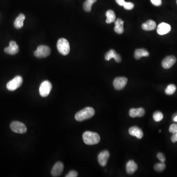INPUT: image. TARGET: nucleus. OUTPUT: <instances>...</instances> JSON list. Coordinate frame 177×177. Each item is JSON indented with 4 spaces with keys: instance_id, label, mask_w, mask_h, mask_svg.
<instances>
[{
    "instance_id": "f257e3e1",
    "label": "nucleus",
    "mask_w": 177,
    "mask_h": 177,
    "mask_svg": "<svg viewBox=\"0 0 177 177\" xmlns=\"http://www.w3.org/2000/svg\"><path fill=\"white\" fill-rule=\"evenodd\" d=\"M95 114V111L94 108L88 107L78 112L76 114L75 118L78 121L86 120L93 117Z\"/></svg>"
},
{
    "instance_id": "f03ea898",
    "label": "nucleus",
    "mask_w": 177,
    "mask_h": 177,
    "mask_svg": "<svg viewBox=\"0 0 177 177\" xmlns=\"http://www.w3.org/2000/svg\"><path fill=\"white\" fill-rule=\"evenodd\" d=\"M83 139L85 143L89 145L98 144L100 140L99 134L92 131H85L83 133Z\"/></svg>"
},
{
    "instance_id": "7ed1b4c3",
    "label": "nucleus",
    "mask_w": 177,
    "mask_h": 177,
    "mask_svg": "<svg viewBox=\"0 0 177 177\" xmlns=\"http://www.w3.org/2000/svg\"><path fill=\"white\" fill-rule=\"evenodd\" d=\"M57 49L60 53L66 56L69 54L70 46L69 42L66 39L62 38L58 40L57 44Z\"/></svg>"
},
{
    "instance_id": "20e7f679",
    "label": "nucleus",
    "mask_w": 177,
    "mask_h": 177,
    "mask_svg": "<svg viewBox=\"0 0 177 177\" xmlns=\"http://www.w3.org/2000/svg\"><path fill=\"white\" fill-rule=\"evenodd\" d=\"M23 83V78L21 76H16L13 79L9 81L6 84V88L8 90L14 91L22 85Z\"/></svg>"
},
{
    "instance_id": "39448f33",
    "label": "nucleus",
    "mask_w": 177,
    "mask_h": 177,
    "mask_svg": "<svg viewBox=\"0 0 177 177\" xmlns=\"http://www.w3.org/2000/svg\"><path fill=\"white\" fill-rule=\"evenodd\" d=\"M51 53V50L48 46L46 45H40L37 47L36 51L34 52L35 56L37 58H44L49 56Z\"/></svg>"
},
{
    "instance_id": "423d86ee",
    "label": "nucleus",
    "mask_w": 177,
    "mask_h": 177,
    "mask_svg": "<svg viewBox=\"0 0 177 177\" xmlns=\"http://www.w3.org/2000/svg\"><path fill=\"white\" fill-rule=\"evenodd\" d=\"M52 84L48 81H44L41 83L39 89L40 95L42 97H46L49 94L52 90Z\"/></svg>"
},
{
    "instance_id": "0eeeda50",
    "label": "nucleus",
    "mask_w": 177,
    "mask_h": 177,
    "mask_svg": "<svg viewBox=\"0 0 177 177\" xmlns=\"http://www.w3.org/2000/svg\"><path fill=\"white\" fill-rule=\"evenodd\" d=\"M10 129L14 133L23 134L27 130L26 125L20 121H14L10 124Z\"/></svg>"
},
{
    "instance_id": "6e6552de",
    "label": "nucleus",
    "mask_w": 177,
    "mask_h": 177,
    "mask_svg": "<svg viewBox=\"0 0 177 177\" xmlns=\"http://www.w3.org/2000/svg\"><path fill=\"white\" fill-rule=\"evenodd\" d=\"M128 82V79L124 77H117L113 81V86L117 90L123 89Z\"/></svg>"
},
{
    "instance_id": "1a4fd4ad",
    "label": "nucleus",
    "mask_w": 177,
    "mask_h": 177,
    "mask_svg": "<svg viewBox=\"0 0 177 177\" xmlns=\"http://www.w3.org/2000/svg\"><path fill=\"white\" fill-rule=\"evenodd\" d=\"M110 156L108 151H103L100 152L98 156V161L99 164L103 167L106 166Z\"/></svg>"
},
{
    "instance_id": "9d476101",
    "label": "nucleus",
    "mask_w": 177,
    "mask_h": 177,
    "mask_svg": "<svg viewBox=\"0 0 177 177\" xmlns=\"http://www.w3.org/2000/svg\"><path fill=\"white\" fill-rule=\"evenodd\" d=\"M176 58L174 56H167L162 61V67L165 69L171 68L176 63Z\"/></svg>"
},
{
    "instance_id": "9b49d317",
    "label": "nucleus",
    "mask_w": 177,
    "mask_h": 177,
    "mask_svg": "<svg viewBox=\"0 0 177 177\" xmlns=\"http://www.w3.org/2000/svg\"><path fill=\"white\" fill-rule=\"evenodd\" d=\"M64 166L62 162H57L54 165L51 174L53 177H59L62 174V172L63 171Z\"/></svg>"
},
{
    "instance_id": "f8f14e48",
    "label": "nucleus",
    "mask_w": 177,
    "mask_h": 177,
    "mask_svg": "<svg viewBox=\"0 0 177 177\" xmlns=\"http://www.w3.org/2000/svg\"><path fill=\"white\" fill-rule=\"evenodd\" d=\"M19 49V46L14 41H11L10 42L9 47H6L4 50L6 53L10 55H15L18 53Z\"/></svg>"
},
{
    "instance_id": "ddd939ff",
    "label": "nucleus",
    "mask_w": 177,
    "mask_h": 177,
    "mask_svg": "<svg viewBox=\"0 0 177 177\" xmlns=\"http://www.w3.org/2000/svg\"><path fill=\"white\" fill-rule=\"evenodd\" d=\"M171 30V26L168 24L161 23L157 26V32L160 35H164L169 33Z\"/></svg>"
},
{
    "instance_id": "4468645a",
    "label": "nucleus",
    "mask_w": 177,
    "mask_h": 177,
    "mask_svg": "<svg viewBox=\"0 0 177 177\" xmlns=\"http://www.w3.org/2000/svg\"><path fill=\"white\" fill-rule=\"evenodd\" d=\"M137 165L133 160L129 161L126 164V172L129 174H133L137 170Z\"/></svg>"
},
{
    "instance_id": "2eb2a0df",
    "label": "nucleus",
    "mask_w": 177,
    "mask_h": 177,
    "mask_svg": "<svg viewBox=\"0 0 177 177\" xmlns=\"http://www.w3.org/2000/svg\"><path fill=\"white\" fill-rule=\"evenodd\" d=\"M156 23L153 20H149L142 25V28L145 31H152L156 28Z\"/></svg>"
},
{
    "instance_id": "dca6fc26",
    "label": "nucleus",
    "mask_w": 177,
    "mask_h": 177,
    "mask_svg": "<svg viewBox=\"0 0 177 177\" xmlns=\"http://www.w3.org/2000/svg\"><path fill=\"white\" fill-rule=\"evenodd\" d=\"M124 21L121 19H117L115 21V26L114 27V31L118 34H121L124 32Z\"/></svg>"
},
{
    "instance_id": "f3484780",
    "label": "nucleus",
    "mask_w": 177,
    "mask_h": 177,
    "mask_svg": "<svg viewBox=\"0 0 177 177\" xmlns=\"http://www.w3.org/2000/svg\"><path fill=\"white\" fill-rule=\"evenodd\" d=\"M149 55L148 51L144 48L137 49L134 52V57L136 60L140 59L143 57H148Z\"/></svg>"
},
{
    "instance_id": "a211bd4d",
    "label": "nucleus",
    "mask_w": 177,
    "mask_h": 177,
    "mask_svg": "<svg viewBox=\"0 0 177 177\" xmlns=\"http://www.w3.org/2000/svg\"><path fill=\"white\" fill-rule=\"evenodd\" d=\"M25 19V16L23 14H20V15L18 16L15 19L14 22V26L15 28H21L24 25V21Z\"/></svg>"
},
{
    "instance_id": "6ab92c4d",
    "label": "nucleus",
    "mask_w": 177,
    "mask_h": 177,
    "mask_svg": "<svg viewBox=\"0 0 177 177\" xmlns=\"http://www.w3.org/2000/svg\"><path fill=\"white\" fill-rule=\"evenodd\" d=\"M107 17L106 22L107 24H110L114 22L116 20V14L114 11L112 10H108L106 13Z\"/></svg>"
},
{
    "instance_id": "aec40b11",
    "label": "nucleus",
    "mask_w": 177,
    "mask_h": 177,
    "mask_svg": "<svg viewBox=\"0 0 177 177\" xmlns=\"http://www.w3.org/2000/svg\"><path fill=\"white\" fill-rule=\"evenodd\" d=\"M176 90V86L174 84H170L167 86L165 92L167 95H172L174 94Z\"/></svg>"
},
{
    "instance_id": "412c9836",
    "label": "nucleus",
    "mask_w": 177,
    "mask_h": 177,
    "mask_svg": "<svg viewBox=\"0 0 177 177\" xmlns=\"http://www.w3.org/2000/svg\"><path fill=\"white\" fill-rule=\"evenodd\" d=\"M117 53L114 50L112 49L109 50L105 56V59L106 61H109L111 59L115 58L116 56Z\"/></svg>"
},
{
    "instance_id": "4be33fe9",
    "label": "nucleus",
    "mask_w": 177,
    "mask_h": 177,
    "mask_svg": "<svg viewBox=\"0 0 177 177\" xmlns=\"http://www.w3.org/2000/svg\"><path fill=\"white\" fill-rule=\"evenodd\" d=\"M93 3L89 0H87L85 2L83 5V8L86 12H90L92 10V6Z\"/></svg>"
},
{
    "instance_id": "5701e85b",
    "label": "nucleus",
    "mask_w": 177,
    "mask_h": 177,
    "mask_svg": "<svg viewBox=\"0 0 177 177\" xmlns=\"http://www.w3.org/2000/svg\"><path fill=\"white\" fill-rule=\"evenodd\" d=\"M165 167H166V165L165 164L164 162H161V163H159L155 165L154 169L157 172H162L165 169Z\"/></svg>"
},
{
    "instance_id": "b1692460",
    "label": "nucleus",
    "mask_w": 177,
    "mask_h": 177,
    "mask_svg": "<svg viewBox=\"0 0 177 177\" xmlns=\"http://www.w3.org/2000/svg\"><path fill=\"white\" fill-rule=\"evenodd\" d=\"M163 118H164V115L161 112H156L153 115V119L155 121H157V122L161 121Z\"/></svg>"
},
{
    "instance_id": "393cba45",
    "label": "nucleus",
    "mask_w": 177,
    "mask_h": 177,
    "mask_svg": "<svg viewBox=\"0 0 177 177\" xmlns=\"http://www.w3.org/2000/svg\"><path fill=\"white\" fill-rule=\"evenodd\" d=\"M123 6L126 10H131L133 9L134 5L131 2H125L123 5Z\"/></svg>"
},
{
    "instance_id": "a878e982",
    "label": "nucleus",
    "mask_w": 177,
    "mask_h": 177,
    "mask_svg": "<svg viewBox=\"0 0 177 177\" xmlns=\"http://www.w3.org/2000/svg\"><path fill=\"white\" fill-rule=\"evenodd\" d=\"M139 128L137 126H134L131 127L130 129H129V133L130 134L131 136H135L136 131H137Z\"/></svg>"
},
{
    "instance_id": "bb28decb",
    "label": "nucleus",
    "mask_w": 177,
    "mask_h": 177,
    "mask_svg": "<svg viewBox=\"0 0 177 177\" xmlns=\"http://www.w3.org/2000/svg\"><path fill=\"white\" fill-rule=\"evenodd\" d=\"M129 115L131 118H135L137 117V109L135 108H131L129 110Z\"/></svg>"
},
{
    "instance_id": "cd10ccee",
    "label": "nucleus",
    "mask_w": 177,
    "mask_h": 177,
    "mask_svg": "<svg viewBox=\"0 0 177 177\" xmlns=\"http://www.w3.org/2000/svg\"><path fill=\"white\" fill-rule=\"evenodd\" d=\"M135 136H136V137L139 139H141L142 138L143 136V132L140 128H139L137 131H136Z\"/></svg>"
},
{
    "instance_id": "c85d7f7f",
    "label": "nucleus",
    "mask_w": 177,
    "mask_h": 177,
    "mask_svg": "<svg viewBox=\"0 0 177 177\" xmlns=\"http://www.w3.org/2000/svg\"><path fill=\"white\" fill-rule=\"evenodd\" d=\"M138 117H142L145 115V111L143 108H139L137 109Z\"/></svg>"
},
{
    "instance_id": "c756f323",
    "label": "nucleus",
    "mask_w": 177,
    "mask_h": 177,
    "mask_svg": "<svg viewBox=\"0 0 177 177\" xmlns=\"http://www.w3.org/2000/svg\"><path fill=\"white\" fill-rule=\"evenodd\" d=\"M169 131L172 133H177V125L172 124L170 125L169 128Z\"/></svg>"
},
{
    "instance_id": "7c9ffc66",
    "label": "nucleus",
    "mask_w": 177,
    "mask_h": 177,
    "mask_svg": "<svg viewBox=\"0 0 177 177\" xmlns=\"http://www.w3.org/2000/svg\"><path fill=\"white\" fill-rule=\"evenodd\" d=\"M157 157L161 162H164L166 160V159L164 155L161 152H160L157 155Z\"/></svg>"
},
{
    "instance_id": "2f4dec72",
    "label": "nucleus",
    "mask_w": 177,
    "mask_h": 177,
    "mask_svg": "<svg viewBox=\"0 0 177 177\" xmlns=\"http://www.w3.org/2000/svg\"><path fill=\"white\" fill-rule=\"evenodd\" d=\"M78 176V173L75 171H71L66 175V177H76Z\"/></svg>"
},
{
    "instance_id": "473e14b6",
    "label": "nucleus",
    "mask_w": 177,
    "mask_h": 177,
    "mask_svg": "<svg viewBox=\"0 0 177 177\" xmlns=\"http://www.w3.org/2000/svg\"><path fill=\"white\" fill-rule=\"evenodd\" d=\"M151 2L155 6H160L162 4L161 0H151Z\"/></svg>"
},
{
    "instance_id": "72a5a7b5",
    "label": "nucleus",
    "mask_w": 177,
    "mask_h": 177,
    "mask_svg": "<svg viewBox=\"0 0 177 177\" xmlns=\"http://www.w3.org/2000/svg\"><path fill=\"white\" fill-rule=\"evenodd\" d=\"M171 140H172V142L175 143L177 142V133H174L171 138Z\"/></svg>"
},
{
    "instance_id": "f704fd0d",
    "label": "nucleus",
    "mask_w": 177,
    "mask_h": 177,
    "mask_svg": "<svg viewBox=\"0 0 177 177\" xmlns=\"http://www.w3.org/2000/svg\"><path fill=\"white\" fill-rule=\"evenodd\" d=\"M114 59L115 60L116 62H117V63H120L121 61V57L119 54H117L116 56Z\"/></svg>"
},
{
    "instance_id": "c9c22d12",
    "label": "nucleus",
    "mask_w": 177,
    "mask_h": 177,
    "mask_svg": "<svg viewBox=\"0 0 177 177\" xmlns=\"http://www.w3.org/2000/svg\"><path fill=\"white\" fill-rule=\"evenodd\" d=\"M116 3L120 6H123L124 3L125 2V0H115Z\"/></svg>"
},
{
    "instance_id": "e433bc0d",
    "label": "nucleus",
    "mask_w": 177,
    "mask_h": 177,
    "mask_svg": "<svg viewBox=\"0 0 177 177\" xmlns=\"http://www.w3.org/2000/svg\"><path fill=\"white\" fill-rule=\"evenodd\" d=\"M174 121H177V116H176L174 118Z\"/></svg>"
},
{
    "instance_id": "4c0bfd02",
    "label": "nucleus",
    "mask_w": 177,
    "mask_h": 177,
    "mask_svg": "<svg viewBox=\"0 0 177 177\" xmlns=\"http://www.w3.org/2000/svg\"></svg>"
}]
</instances>
